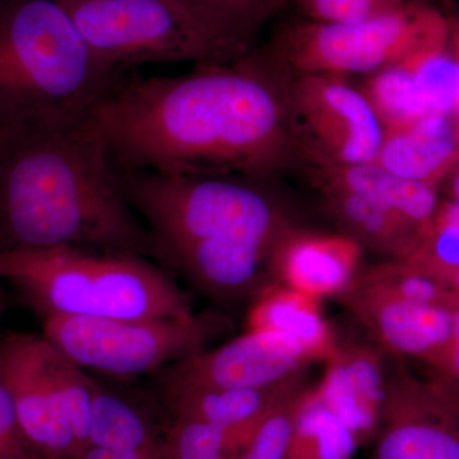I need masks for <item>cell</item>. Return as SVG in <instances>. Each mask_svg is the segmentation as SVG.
Here are the masks:
<instances>
[{"instance_id":"cell-8","label":"cell","mask_w":459,"mask_h":459,"mask_svg":"<svg viewBox=\"0 0 459 459\" xmlns=\"http://www.w3.org/2000/svg\"><path fill=\"white\" fill-rule=\"evenodd\" d=\"M42 336L82 369L115 377L156 373L204 351L223 322L212 314L181 319L50 316Z\"/></svg>"},{"instance_id":"cell-3","label":"cell","mask_w":459,"mask_h":459,"mask_svg":"<svg viewBox=\"0 0 459 459\" xmlns=\"http://www.w3.org/2000/svg\"><path fill=\"white\" fill-rule=\"evenodd\" d=\"M119 80L59 0H0V128L86 117Z\"/></svg>"},{"instance_id":"cell-19","label":"cell","mask_w":459,"mask_h":459,"mask_svg":"<svg viewBox=\"0 0 459 459\" xmlns=\"http://www.w3.org/2000/svg\"><path fill=\"white\" fill-rule=\"evenodd\" d=\"M314 186L338 225L342 226L344 235L391 259L409 258L428 232L360 193L327 184Z\"/></svg>"},{"instance_id":"cell-42","label":"cell","mask_w":459,"mask_h":459,"mask_svg":"<svg viewBox=\"0 0 459 459\" xmlns=\"http://www.w3.org/2000/svg\"><path fill=\"white\" fill-rule=\"evenodd\" d=\"M0 279H2V265H0Z\"/></svg>"},{"instance_id":"cell-24","label":"cell","mask_w":459,"mask_h":459,"mask_svg":"<svg viewBox=\"0 0 459 459\" xmlns=\"http://www.w3.org/2000/svg\"><path fill=\"white\" fill-rule=\"evenodd\" d=\"M385 132L403 128L429 117L406 63L368 75L361 89Z\"/></svg>"},{"instance_id":"cell-9","label":"cell","mask_w":459,"mask_h":459,"mask_svg":"<svg viewBox=\"0 0 459 459\" xmlns=\"http://www.w3.org/2000/svg\"><path fill=\"white\" fill-rule=\"evenodd\" d=\"M273 72L304 157L338 165L377 162L385 129L360 89L341 75Z\"/></svg>"},{"instance_id":"cell-6","label":"cell","mask_w":459,"mask_h":459,"mask_svg":"<svg viewBox=\"0 0 459 459\" xmlns=\"http://www.w3.org/2000/svg\"><path fill=\"white\" fill-rule=\"evenodd\" d=\"M448 47V27L435 5L406 7L352 23L290 18L250 56L285 74L371 75L416 54Z\"/></svg>"},{"instance_id":"cell-34","label":"cell","mask_w":459,"mask_h":459,"mask_svg":"<svg viewBox=\"0 0 459 459\" xmlns=\"http://www.w3.org/2000/svg\"><path fill=\"white\" fill-rule=\"evenodd\" d=\"M258 3L268 21L285 13L289 8V0H258Z\"/></svg>"},{"instance_id":"cell-40","label":"cell","mask_w":459,"mask_h":459,"mask_svg":"<svg viewBox=\"0 0 459 459\" xmlns=\"http://www.w3.org/2000/svg\"><path fill=\"white\" fill-rule=\"evenodd\" d=\"M31 459H47V458L41 457L40 455H33V457Z\"/></svg>"},{"instance_id":"cell-26","label":"cell","mask_w":459,"mask_h":459,"mask_svg":"<svg viewBox=\"0 0 459 459\" xmlns=\"http://www.w3.org/2000/svg\"><path fill=\"white\" fill-rule=\"evenodd\" d=\"M44 365L72 430L86 452L90 446L91 411L98 382L91 379L82 368L69 360L48 340L44 349Z\"/></svg>"},{"instance_id":"cell-20","label":"cell","mask_w":459,"mask_h":459,"mask_svg":"<svg viewBox=\"0 0 459 459\" xmlns=\"http://www.w3.org/2000/svg\"><path fill=\"white\" fill-rule=\"evenodd\" d=\"M249 331L282 332L316 360H327L337 347L319 299L283 285H271L256 296L247 318Z\"/></svg>"},{"instance_id":"cell-13","label":"cell","mask_w":459,"mask_h":459,"mask_svg":"<svg viewBox=\"0 0 459 459\" xmlns=\"http://www.w3.org/2000/svg\"><path fill=\"white\" fill-rule=\"evenodd\" d=\"M338 299L369 329L383 351L443 369L452 344L455 307L407 303L352 283Z\"/></svg>"},{"instance_id":"cell-25","label":"cell","mask_w":459,"mask_h":459,"mask_svg":"<svg viewBox=\"0 0 459 459\" xmlns=\"http://www.w3.org/2000/svg\"><path fill=\"white\" fill-rule=\"evenodd\" d=\"M220 40L240 56L252 50L256 35L268 22L258 0H178Z\"/></svg>"},{"instance_id":"cell-29","label":"cell","mask_w":459,"mask_h":459,"mask_svg":"<svg viewBox=\"0 0 459 459\" xmlns=\"http://www.w3.org/2000/svg\"><path fill=\"white\" fill-rule=\"evenodd\" d=\"M449 286L459 271V228L435 216L415 252L404 259Z\"/></svg>"},{"instance_id":"cell-10","label":"cell","mask_w":459,"mask_h":459,"mask_svg":"<svg viewBox=\"0 0 459 459\" xmlns=\"http://www.w3.org/2000/svg\"><path fill=\"white\" fill-rule=\"evenodd\" d=\"M370 459H459V394L440 377L422 382L386 359L382 421Z\"/></svg>"},{"instance_id":"cell-31","label":"cell","mask_w":459,"mask_h":459,"mask_svg":"<svg viewBox=\"0 0 459 459\" xmlns=\"http://www.w3.org/2000/svg\"><path fill=\"white\" fill-rule=\"evenodd\" d=\"M437 373L440 379L459 394V298L455 305V327H453L451 349L443 369Z\"/></svg>"},{"instance_id":"cell-15","label":"cell","mask_w":459,"mask_h":459,"mask_svg":"<svg viewBox=\"0 0 459 459\" xmlns=\"http://www.w3.org/2000/svg\"><path fill=\"white\" fill-rule=\"evenodd\" d=\"M316 389L334 415L364 444L374 440L382 421L386 353L362 344H337Z\"/></svg>"},{"instance_id":"cell-22","label":"cell","mask_w":459,"mask_h":459,"mask_svg":"<svg viewBox=\"0 0 459 459\" xmlns=\"http://www.w3.org/2000/svg\"><path fill=\"white\" fill-rule=\"evenodd\" d=\"M359 446L356 435L325 406L316 389H307L285 459H351Z\"/></svg>"},{"instance_id":"cell-18","label":"cell","mask_w":459,"mask_h":459,"mask_svg":"<svg viewBox=\"0 0 459 459\" xmlns=\"http://www.w3.org/2000/svg\"><path fill=\"white\" fill-rule=\"evenodd\" d=\"M377 164L402 179L437 186L459 165L455 119L429 115L385 132Z\"/></svg>"},{"instance_id":"cell-30","label":"cell","mask_w":459,"mask_h":459,"mask_svg":"<svg viewBox=\"0 0 459 459\" xmlns=\"http://www.w3.org/2000/svg\"><path fill=\"white\" fill-rule=\"evenodd\" d=\"M406 5V0H289L299 17L322 23L360 22Z\"/></svg>"},{"instance_id":"cell-28","label":"cell","mask_w":459,"mask_h":459,"mask_svg":"<svg viewBox=\"0 0 459 459\" xmlns=\"http://www.w3.org/2000/svg\"><path fill=\"white\" fill-rule=\"evenodd\" d=\"M166 430V459H230L228 435L221 429L201 419L172 416Z\"/></svg>"},{"instance_id":"cell-41","label":"cell","mask_w":459,"mask_h":459,"mask_svg":"<svg viewBox=\"0 0 459 459\" xmlns=\"http://www.w3.org/2000/svg\"><path fill=\"white\" fill-rule=\"evenodd\" d=\"M455 123H457L458 134H459V117H455Z\"/></svg>"},{"instance_id":"cell-11","label":"cell","mask_w":459,"mask_h":459,"mask_svg":"<svg viewBox=\"0 0 459 459\" xmlns=\"http://www.w3.org/2000/svg\"><path fill=\"white\" fill-rule=\"evenodd\" d=\"M314 359L282 332L247 331L219 349L157 371L162 389L178 386L262 388L305 376Z\"/></svg>"},{"instance_id":"cell-37","label":"cell","mask_w":459,"mask_h":459,"mask_svg":"<svg viewBox=\"0 0 459 459\" xmlns=\"http://www.w3.org/2000/svg\"><path fill=\"white\" fill-rule=\"evenodd\" d=\"M409 4L435 5L442 9L448 0H406Z\"/></svg>"},{"instance_id":"cell-38","label":"cell","mask_w":459,"mask_h":459,"mask_svg":"<svg viewBox=\"0 0 459 459\" xmlns=\"http://www.w3.org/2000/svg\"><path fill=\"white\" fill-rule=\"evenodd\" d=\"M449 287H451L453 291L459 294V271L452 277L451 281H449Z\"/></svg>"},{"instance_id":"cell-1","label":"cell","mask_w":459,"mask_h":459,"mask_svg":"<svg viewBox=\"0 0 459 459\" xmlns=\"http://www.w3.org/2000/svg\"><path fill=\"white\" fill-rule=\"evenodd\" d=\"M87 123L119 174H235L303 169L279 75L249 54L183 75L120 78Z\"/></svg>"},{"instance_id":"cell-23","label":"cell","mask_w":459,"mask_h":459,"mask_svg":"<svg viewBox=\"0 0 459 459\" xmlns=\"http://www.w3.org/2000/svg\"><path fill=\"white\" fill-rule=\"evenodd\" d=\"M352 285L374 294L420 305L455 307L459 294L404 259H389L359 273Z\"/></svg>"},{"instance_id":"cell-35","label":"cell","mask_w":459,"mask_h":459,"mask_svg":"<svg viewBox=\"0 0 459 459\" xmlns=\"http://www.w3.org/2000/svg\"><path fill=\"white\" fill-rule=\"evenodd\" d=\"M437 217V219L444 220V221L451 222L459 228V204L453 201L440 204Z\"/></svg>"},{"instance_id":"cell-21","label":"cell","mask_w":459,"mask_h":459,"mask_svg":"<svg viewBox=\"0 0 459 459\" xmlns=\"http://www.w3.org/2000/svg\"><path fill=\"white\" fill-rule=\"evenodd\" d=\"M165 435L137 401L98 383L91 411L90 446L159 455L164 453Z\"/></svg>"},{"instance_id":"cell-7","label":"cell","mask_w":459,"mask_h":459,"mask_svg":"<svg viewBox=\"0 0 459 459\" xmlns=\"http://www.w3.org/2000/svg\"><path fill=\"white\" fill-rule=\"evenodd\" d=\"M102 65L234 62L240 54L220 40L178 0H59Z\"/></svg>"},{"instance_id":"cell-36","label":"cell","mask_w":459,"mask_h":459,"mask_svg":"<svg viewBox=\"0 0 459 459\" xmlns=\"http://www.w3.org/2000/svg\"><path fill=\"white\" fill-rule=\"evenodd\" d=\"M451 177V193L453 202L459 204V165L448 175ZM446 177V178H448Z\"/></svg>"},{"instance_id":"cell-5","label":"cell","mask_w":459,"mask_h":459,"mask_svg":"<svg viewBox=\"0 0 459 459\" xmlns=\"http://www.w3.org/2000/svg\"><path fill=\"white\" fill-rule=\"evenodd\" d=\"M124 195L159 246L161 258L204 241L279 243L295 223L263 178L235 174H120Z\"/></svg>"},{"instance_id":"cell-12","label":"cell","mask_w":459,"mask_h":459,"mask_svg":"<svg viewBox=\"0 0 459 459\" xmlns=\"http://www.w3.org/2000/svg\"><path fill=\"white\" fill-rule=\"evenodd\" d=\"M45 337L9 333L0 338V353L21 429L33 451L47 459H82L84 451L44 365Z\"/></svg>"},{"instance_id":"cell-27","label":"cell","mask_w":459,"mask_h":459,"mask_svg":"<svg viewBox=\"0 0 459 459\" xmlns=\"http://www.w3.org/2000/svg\"><path fill=\"white\" fill-rule=\"evenodd\" d=\"M429 115L459 117V62L448 47L404 60Z\"/></svg>"},{"instance_id":"cell-17","label":"cell","mask_w":459,"mask_h":459,"mask_svg":"<svg viewBox=\"0 0 459 459\" xmlns=\"http://www.w3.org/2000/svg\"><path fill=\"white\" fill-rule=\"evenodd\" d=\"M301 174L307 175L314 186L327 184L367 195L424 231L430 229L439 210L437 186L402 179L377 162L338 165L304 157Z\"/></svg>"},{"instance_id":"cell-33","label":"cell","mask_w":459,"mask_h":459,"mask_svg":"<svg viewBox=\"0 0 459 459\" xmlns=\"http://www.w3.org/2000/svg\"><path fill=\"white\" fill-rule=\"evenodd\" d=\"M442 11L448 27V48L459 62V5L449 0Z\"/></svg>"},{"instance_id":"cell-14","label":"cell","mask_w":459,"mask_h":459,"mask_svg":"<svg viewBox=\"0 0 459 459\" xmlns=\"http://www.w3.org/2000/svg\"><path fill=\"white\" fill-rule=\"evenodd\" d=\"M362 247L347 235H325L295 226L271 256L272 282L320 299L340 296L359 274Z\"/></svg>"},{"instance_id":"cell-39","label":"cell","mask_w":459,"mask_h":459,"mask_svg":"<svg viewBox=\"0 0 459 459\" xmlns=\"http://www.w3.org/2000/svg\"><path fill=\"white\" fill-rule=\"evenodd\" d=\"M4 310H5L4 298H3L2 295H0V319H2L3 313H4Z\"/></svg>"},{"instance_id":"cell-4","label":"cell","mask_w":459,"mask_h":459,"mask_svg":"<svg viewBox=\"0 0 459 459\" xmlns=\"http://www.w3.org/2000/svg\"><path fill=\"white\" fill-rule=\"evenodd\" d=\"M11 281L41 318L181 319L195 312L186 291L147 258L75 247L0 252Z\"/></svg>"},{"instance_id":"cell-2","label":"cell","mask_w":459,"mask_h":459,"mask_svg":"<svg viewBox=\"0 0 459 459\" xmlns=\"http://www.w3.org/2000/svg\"><path fill=\"white\" fill-rule=\"evenodd\" d=\"M86 117L0 128V252L66 247L161 258Z\"/></svg>"},{"instance_id":"cell-32","label":"cell","mask_w":459,"mask_h":459,"mask_svg":"<svg viewBox=\"0 0 459 459\" xmlns=\"http://www.w3.org/2000/svg\"><path fill=\"white\" fill-rule=\"evenodd\" d=\"M82 459H166L164 453H140L110 451V449L96 448L90 446L84 452Z\"/></svg>"},{"instance_id":"cell-16","label":"cell","mask_w":459,"mask_h":459,"mask_svg":"<svg viewBox=\"0 0 459 459\" xmlns=\"http://www.w3.org/2000/svg\"><path fill=\"white\" fill-rule=\"evenodd\" d=\"M305 388L301 376L262 388L178 386L162 394L172 416L201 419L225 431L235 455L272 411Z\"/></svg>"}]
</instances>
